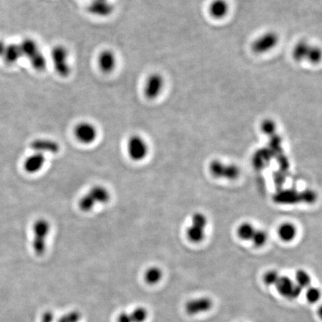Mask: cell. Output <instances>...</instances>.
<instances>
[{
  "label": "cell",
  "instance_id": "cell-1",
  "mask_svg": "<svg viewBox=\"0 0 322 322\" xmlns=\"http://www.w3.org/2000/svg\"><path fill=\"white\" fill-rule=\"evenodd\" d=\"M111 198V193L105 187L94 186L80 198L78 207L84 213H88L97 205L107 204Z\"/></svg>",
  "mask_w": 322,
  "mask_h": 322
},
{
  "label": "cell",
  "instance_id": "cell-2",
  "mask_svg": "<svg viewBox=\"0 0 322 322\" xmlns=\"http://www.w3.org/2000/svg\"><path fill=\"white\" fill-rule=\"evenodd\" d=\"M50 60L55 73L61 78H67L71 74L70 52L62 44H57L51 48Z\"/></svg>",
  "mask_w": 322,
  "mask_h": 322
},
{
  "label": "cell",
  "instance_id": "cell-3",
  "mask_svg": "<svg viewBox=\"0 0 322 322\" xmlns=\"http://www.w3.org/2000/svg\"><path fill=\"white\" fill-rule=\"evenodd\" d=\"M51 225L45 219L36 220L33 224L32 248L37 255H43L47 248V237H49Z\"/></svg>",
  "mask_w": 322,
  "mask_h": 322
},
{
  "label": "cell",
  "instance_id": "cell-4",
  "mask_svg": "<svg viewBox=\"0 0 322 322\" xmlns=\"http://www.w3.org/2000/svg\"><path fill=\"white\" fill-rule=\"evenodd\" d=\"M127 152L133 161L140 162L147 157L149 153L148 144L141 136L133 134L127 142Z\"/></svg>",
  "mask_w": 322,
  "mask_h": 322
},
{
  "label": "cell",
  "instance_id": "cell-5",
  "mask_svg": "<svg viewBox=\"0 0 322 322\" xmlns=\"http://www.w3.org/2000/svg\"><path fill=\"white\" fill-rule=\"evenodd\" d=\"M165 86L164 76L158 73L150 74L145 81L143 87V94L149 100H154L158 98L162 94Z\"/></svg>",
  "mask_w": 322,
  "mask_h": 322
},
{
  "label": "cell",
  "instance_id": "cell-6",
  "mask_svg": "<svg viewBox=\"0 0 322 322\" xmlns=\"http://www.w3.org/2000/svg\"><path fill=\"white\" fill-rule=\"evenodd\" d=\"M74 133L76 140L84 145H91L98 137V130L95 124L87 121L78 123L74 128Z\"/></svg>",
  "mask_w": 322,
  "mask_h": 322
},
{
  "label": "cell",
  "instance_id": "cell-7",
  "mask_svg": "<svg viewBox=\"0 0 322 322\" xmlns=\"http://www.w3.org/2000/svg\"><path fill=\"white\" fill-rule=\"evenodd\" d=\"M207 223V218L204 214L195 213L192 219V225L187 229V235L189 240L195 243L202 241L204 238Z\"/></svg>",
  "mask_w": 322,
  "mask_h": 322
},
{
  "label": "cell",
  "instance_id": "cell-8",
  "mask_svg": "<svg viewBox=\"0 0 322 322\" xmlns=\"http://www.w3.org/2000/svg\"><path fill=\"white\" fill-rule=\"evenodd\" d=\"M279 42L278 34L274 31H267L257 38L251 46L256 54H265L277 47Z\"/></svg>",
  "mask_w": 322,
  "mask_h": 322
},
{
  "label": "cell",
  "instance_id": "cell-9",
  "mask_svg": "<svg viewBox=\"0 0 322 322\" xmlns=\"http://www.w3.org/2000/svg\"><path fill=\"white\" fill-rule=\"evenodd\" d=\"M275 287L280 296L290 300L298 298L303 290L291 278L286 276H280Z\"/></svg>",
  "mask_w": 322,
  "mask_h": 322
},
{
  "label": "cell",
  "instance_id": "cell-10",
  "mask_svg": "<svg viewBox=\"0 0 322 322\" xmlns=\"http://www.w3.org/2000/svg\"><path fill=\"white\" fill-rule=\"evenodd\" d=\"M210 170L212 174L219 178H226L227 180H234L240 175V169L233 164H226L219 160H214L210 164Z\"/></svg>",
  "mask_w": 322,
  "mask_h": 322
},
{
  "label": "cell",
  "instance_id": "cell-11",
  "mask_svg": "<svg viewBox=\"0 0 322 322\" xmlns=\"http://www.w3.org/2000/svg\"><path fill=\"white\" fill-rule=\"evenodd\" d=\"M117 57L113 50L109 49L100 51L97 57V64L103 74H111L117 67Z\"/></svg>",
  "mask_w": 322,
  "mask_h": 322
},
{
  "label": "cell",
  "instance_id": "cell-12",
  "mask_svg": "<svg viewBox=\"0 0 322 322\" xmlns=\"http://www.w3.org/2000/svg\"><path fill=\"white\" fill-rule=\"evenodd\" d=\"M213 307V301L208 297H198L187 302L185 310L190 316H196L209 311Z\"/></svg>",
  "mask_w": 322,
  "mask_h": 322
},
{
  "label": "cell",
  "instance_id": "cell-13",
  "mask_svg": "<svg viewBox=\"0 0 322 322\" xmlns=\"http://www.w3.org/2000/svg\"><path fill=\"white\" fill-rule=\"evenodd\" d=\"M87 11L91 15L105 18L114 13V6L110 0H92L87 6Z\"/></svg>",
  "mask_w": 322,
  "mask_h": 322
},
{
  "label": "cell",
  "instance_id": "cell-14",
  "mask_svg": "<svg viewBox=\"0 0 322 322\" xmlns=\"http://www.w3.org/2000/svg\"><path fill=\"white\" fill-rule=\"evenodd\" d=\"M30 147L34 152L41 153L43 154L47 153L56 154L60 151L59 144L50 139H35L31 142Z\"/></svg>",
  "mask_w": 322,
  "mask_h": 322
},
{
  "label": "cell",
  "instance_id": "cell-15",
  "mask_svg": "<svg viewBox=\"0 0 322 322\" xmlns=\"http://www.w3.org/2000/svg\"><path fill=\"white\" fill-rule=\"evenodd\" d=\"M46 164L45 154L34 152L25 159L24 170L29 174H35L44 168Z\"/></svg>",
  "mask_w": 322,
  "mask_h": 322
},
{
  "label": "cell",
  "instance_id": "cell-16",
  "mask_svg": "<svg viewBox=\"0 0 322 322\" xmlns=\"http://www.w3.org/2000/svg\"><path fill=\"white\" fill-rule=\"evenodd\" d=\"M229 8L226 0H213L209 6V12L215 19H223L228 14Z\"/></svg>",
  "mask_w": 322,
  "mask_h": 322
},
{
  "label": "cell",
  "instance_id": "cell-17",
  "mask_svg": "<svg viewBox=\"0 0 322 322\" xmlns=\"http://www.w3.org/2000/svg\"><path fill=\"white\" fill-rule=\"evenodd\" d=\"M20 47L22 51L23 56L25 57L28 60L38 51H41L39 44L33 38H27L23 40L22 42L20 44Z\"/></svg>",
  "mask_w": 322,
  "mask_h": 322
},
{
  "label": "cell",
  "instance_id": "cell-18",
  "mask_svg": "<svg viewBox=\"0 0 322 322\" xmlns=\"http://www.w3.org/2000/svg\"><path fill=\"white\" fill-rule=\"evenodd\" d=\"M23 54L20 44H12L7 45L3 58L8 64H14L22 58Z\"/></svg>",
  "mask_w": 322,
  "mask_h": 322
},
{
  "label": "cell",
  "instance_id": "cell-19",
  "mask_svg": "<svg viewBox=\"0 0 322 322\" xmlns=\"http://www.w3.org/2000/svg\"><path fill=\"white\" fill-rule=\"evenodd\" d=\"M277 234L280 240L289 243L294 240L297 234V229L296 226L291 223H283L279 227Z\"/></svg>",
  "mask_w": 322,
  "mask_h": 322
},
{
  "label": "cell",
  "instance_id": "cell-20",
  "mask_svg": "<svg viewBox=\"0 0 322 322\" xmlns=\"http://www.w3.org/2000/svg\"><path fill=\"white\" fill-rule=\"evenodd\" d=\"M310 45L305 41H300L296 44L293 51V56L295 61L297 62H301L307 59Z\"/></svg>",
  "mask_w": 322,
  "mask_h": 322
},
{
  "label": "cell",
  "instance_id": "cell-21",
  "mask_svg": "<svg viewBox=\"0 0 322 322\" xmlns=\"http://www.w3.org/2000/svg\"><path fill=\"white\" fill-rule=\"evenodd\" d=\"M28 61H29L32 68L37 72H44L47 69L48 61H47V57L44 55V53L41 50L35 54L34 56L31 57Z\"/></svg>",
  "mask_w": 322,
  "mask_h": 322
},
{
  "label": "cell",
  "instance_id": "cell-22",
  "mask_svg": "<svg viewBox=\"0 0 322 322\" xmlns=\"http://www.w3.org/2000/svg\"><path fill=\"white\" fill-rule=\"evenodd\" d=\"M257 229L250 223H243L237 229V235L241 240L248 241L251 240Z\"/></svg>",
  "mask_w": 322,
  "mask_h": 322
},
{
  "label": "cell",
  "instance_id": "cell-23",
  "mask_svg": "<svg viewBox=\"0 0 322 322\" xmlns=\"http://www.w3.org/2000/svg\"><path fill=\"white\" fill-rule=\"evenodd\" d=\"M295 283L300 286L302 290L307 289L311 285V277L310 274L303 270H297L296 273V281Z\"/></svg>",
  "mask_w": 322,
  "mask_h": 322
},
{
  "label": "cell",
  "instance_id": "cell-24",
  "mask_svg": "<svg viewBox=\"0 0 322 322\" xmlns=\"http://www.w3.org/2000/svg\"><path fill=\"white\" fill-rule=\"evenodd\" d=\"M162 277V272L157 267H151L147 270L145 274L146 280L150 284H154L160 281Z\"/></svg>",
  "mask_w": 322,
  "mask_h": 322
},
{
  "label": "cell",
  "instance_id": "cell-25",
  "mask_svg": "<svg viewBox=\"0 0 322 322\" xmlns=\"http://www.w3.org/2000/svg\"><path fill=\"white\" fill-rule=\"evenodd\" d=\"M260 128H261L262 132L264 133L266 135L272 137L275 134L277 124L274 120H271V119H266L262 122Z\"/></svg>",
  "mask_w": 322,
  "mask_h": 322
},
{
  "label": "cell",
  "instance_id": "cell-26",
  "mask_svg": "<svg viewBox=\"0 0 322 322\" xmlns=\"http://www.w3.org/2000/svg\"><path fill=\"white\" fill-rule=\"evenodd\" d=\"M321 58H322V51L320 48L310 46L307 57V61H310L312 64H317L320 62Z\"/></svg>",
  "mask_w": 322,
  "mask_h": 322
},
{
  "label": "cell",
  "instance_id": "cell-27",
  "mask_svg": "<svg viewBox=\"0 0 322 322\" xmlns=\"http://www.w3.org/2000/svg\"><path fill=\"white\" fill-rule=\"evenodd\" d=\"M267 239L268 236L266 232L263 230H256L255 233L251 239V241L256 247H260L266 243Z\"/></svg>",
  "mask_w": 322,
  "mask_h": 322
},
{
  "label": "cell",
  "instance_id": "cell-28",
  "mask_svg": "<svg viewBox=\"0 0 322 322\" xmlns=\"http://www.w3.org/2000/svg\"><path fill=\"white\" fill-rule=\"evenodd\" d=\"M321 292L316 287L310 286L307 289L306 292V298L310 303H316L320 299Z\"/></svg>",
  "mask_w": 322,
  "mask_h": 322
},
{
  "label": "cell",
  "instance_id": "cell-29",
  "mask_svg": "<svg viewBox=\"0 0 322 322\" xmlns=\"http://www.w3.org/2000/svg\"><path fill=\"white\" fill-rule=\"evenodd\" d=\"M280 277V275L277 272L270 271L266 273L263 277V280L268 286H275Z\"/></svg>",
  "mask_w": 322,
  "mask_h": 322
},
{
  "label": "cell",
  "instance_id": "cell-30",
  "mask_svg": "<svg viewBox=\"0 0 322 322\" xmlns=\"http://www.w3.org/2000/svg\"><path fill=\"white\" fill-rule=\"evenodd\" d=\"M7 44L3 41H0V57H3Z\"/></svg>",
  "mask_w": 322,
  "mask_h": 322
}]
</instances>
